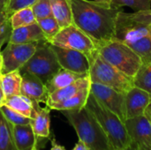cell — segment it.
<instances>
[{"instance_id": "ac0fdd59", "label": "cell", "mask_w": 151, "mask_h": 150, "mask_svg": "<svg viewBox=\"0 0 151 150\" xmlns=\"http://www.w3.org/2000/svg\"><path fill=\"white\" fill-rule=\"evenodd\" d=\"M89 94H90V85L83 88L70 98L58 103H51L49 105V107L50 108V110H55L59 111L81 110L86 106Z\"/></svg>"}, {"instance_id": "f1b7e54d", "label": "cell", "mask_w": 151, "mask_h": 150, "mask_svg": "<svg viewBox=\"0 0 151 150\" xmlns=\"http://www.w3.org/2000/svg\"><path fill=\"white\" fill-rule=\"evenodd\" d=\"M0 111L2 112L4 117L13 126L30 124V121H31L30 118H27V117L13 111L12 109L9 108L8 106H6L4 104L0 107Z\"/></svg>"}, {"instance_id": "603a6c76", "label": "cell", "mask_w": 151, "mask_h": 150, "mask_svg": "<svg viewBox=\"0 0 151 150\" xmlns=\"http://www.w3.org/2000/svg\"><path fill=\"white\" fill-rule=\"evenodd\" d=\"M4 105L30 118H32L35 112L33 102L22 95H12L6 98Z\"/></svg>"}, {"instance_id": "52a82bcc", "label": "cell", "mask_w": 151, "mask_h": 150, "mask_svg": "<svg viewBox=\"0 0 151 150\" xmlns=\"http://www.w3.org/2000/svg\"><path fill=\"white\" fill-rule=\"evenodd\" d=\"M88 76L92 83L104 85L124 94L134 87L133 79L107 63L97 51L90 60Z\"/></svg>"}, {"instance_id": "ffe728a7", "label": "cell", "mask_w": 151, "mask_h": 150, "mask_svg": "<svg viewBox=\"0 0 151 150\" xmlns=\"http://www.w3.org/2000/svg\"><path fill=\"white\" fill-rule=\"evenodd\" d=\"M91 84V81L89 80V76H86L84 78H81L73 83L60 88L58 90L54 91L53 93L50 94L49 99H48V106L51 103H58L64 100H66L75 95L77 92H79L81 89H82L85 87H88Z\"/></svg>"}, {"instance_id": "2e32d148", "label": "cell", "mask_w": 151, "mask_h": 150, "mask_svg": "<svg viewBox=\"0 0 151 150\" xmlns=\"http://www.w3.org/2000/svg\"><path fill=\"white\" fill-rule=\"evenodd\" d=\"M47 41L38 23L12 29L8 42L10 43H30ZM48 42V41H47Z\"/></svg>"}, {"instance_id": "30bf717a", "label": "cell", "mask_w": 151, "mask_h": 150, "mask_svg": "<svg viewBox=\"0 0 151 150\" xmlns=\"http://www.w3.org/2000/svg\"><path fill=\"white\" fill-rule=\"evenodd\" d=\"M90 93L99 103L117 114L125 122L126 105L124 93L119 92L107 86L92 82L90 84Z\"/></svg>"}, {"instance_id": "ba28073f", "label": "cell", "mask_w": 151, "mask_h": 150, "mask_svg": "<svg viewBox=\"0 0 151 150\" xmlns=\"http://www.w3.org/2000/svg\"><path fill=\"white\" fill-rule=\"evenodd\" d=\"M50 43L60 48L81 51L87 55L89 60L97 51L94 41L74 24L62 27Z\"/></svg>"}, {"instance_id": "277c9868", "label": "cell", "mask_w": 151, "mask_h": 150, "mask_svg": "<svg viewBox=\"0 0 151 150\" xmlns=\"http://www.w3.org/2000/svg\"><path fill=\"white\" fill-rule=\"evenodd\" d=\"M95 117L113 150H123L131 143L125 122L113 111L99 103L90 93L85 106Z\"/></svg>"}, {"instance_id": "83f0119b", "label": "cell", "mask_w": 151, "mask_h": 150, "mask_svg": "<svg viewBox=\"0 0 151 150\" xmlns=\"http://www.w3.org/2000/svg\"><path fill=\"white\" fill-rule=\"evenodd\" d=\"M111 5L121 9L123 6L131 7L134 11L151 9V0H111Z\"/></svg>"}, {"instance_id": "f35d334b", "label": "cell", "mask_w": 151, "mask_h": 150, "mask_svg": "<svg viewBox=\"0 0 151 150\" xmlns=\"http://www.w3.org/2000/svg\"><path fill=\"white\" fill-rule=\"evenodd\" d=\"M5 4H4L3 2L0 1V12L2 11H5Z\"/></svg>"}, {"instance_id": "1f68e13d", "label": "cell", "mask_w": 151, "mask_h": 150, "mask_svg": "<svg viewBox=\"0 0 151 150\" xmlns=\"http://www.w3.org/2000/svg\"><path fill=\"white\" fill-rule=\"evenodd\" d=\"M11 32H12V27L9 19H7L4 24L0 26V50L4 43H5L6 42H8Z\"/></svg>"}, {"instance_id": "8d00e7d4", "label": "cell", "mask_w": 151, "mask_h": 150, "mask_svg": "<svg viewBox=\"0 0 151 150\" xmlns=\"http://www.w3.org/2000/svg\"><path fill=\"white\" fill-rule=\"evenodd\" d=\"M4 103H5V96H4V92H3V90H2V88L0 87V107L3 106L4 104Z\"/></svg>"}, {"instance_id": "cb8c5ba5", "label": "cell", "mask_w": 151, "mask_h": 150, "mask_svg": "<svg viewBox=\"0 0 151 150\" xmlns=\"http://www.w3.org/2000/svg\"><path fill=\"white\" fill-rule=\"evenodd\" d=\"M0 150H18L15 145L12 125L0 111Z\"/></svg>"}, {"instance_id": "4316f807", "label": "cell", "mask_w": 151, "mask_h": 150, "mask_svg": "<svg viewBox=\"0 0 151 150\" xmlns=\"http://www.w3.org/2000/svg\"><path fill=\"white\" fill-rule=\"evenodd\" d=\"M37 23H38L41 30L42 31L46 40L49 42L53 39V37L61 29V27L59 26L58 22L52 15L37 20Z\"/></svg>"}, {"instance_id": "4fadbf2b", "label": "cell", "mask_w": 151, "mask_h": 150, "mask_svg": "<svg viewBox=\"0 0 151 150\" xmlns=\"http://www.w3.org/2000/svg\"><path fill=\"white\" fill-rule=\"evenodd\" d=\"M150 103L151 95L148 92L138 87H132L125 94L126 119L144 115Z\"/></svg>"}, {"instance_id": "ab89813d", "label": "cell", "mask_w": 151, "mask_h": 150, "mask_svg": "<svg viewBox=\"0 0 151 150\" xmlns=\"http://www.w3.org/2000/svg\"><path fill=\"white\" fill-rule=\"evenodd\" d=\"M96 2H100V3H105V4H111V0H95Z\"/></svg>"}, {"instance_id": "4dcf8cb0", "label": "cell", "mask_w": 151, "mask_h": 150, "mask_svg": "<svg viewBox=\"0 0 151 150\" xmlns=\"http://www.w3.org/2000/svg\"><path fill=\"white\" fill-rule=\"evenodd\" d=\"M37 1L38 0H8L5 7V12L9 17L18 10L32 7Z\"/></svg>"}, {"instance_id": "ee69618b", "label": "cell", "mask_w": 151, "mask_h": 150, "mask_svg": "<svg viewBox=\"0 0 151 150\" xmlns=\"http://www.w3.org/2000/svg\"><path fill=\"white\" fill-rule=\"evenodd\" d=\"M0 51H1V50H0Z\"/></svg>"}, {"instance_id": "3957f363", "label": "cell", "mask_w": 151, "mask_h": 150, "mask_svg": "<svg viewBox=\"0 0 151 150\" xmlns=\"http://www.w3.org/2000/svg\"><path fill=\"white\" fill-rule=\"evenodd\" d=\"M61 112L75 130L79 141L84 142L89 149H112L97 120L86 107L76 111H62Z\"/></svg>"}, {"instance_id": "5bb4252c", "label": "cell", "mask_w": 151, "mask_h": 150, "mask_svg": "<svg viewBox=\"0 0 151 150\" xmlns=\"http://www.w3.org/2000/svg\"><path fill=\"white\" fill-rule=\"evenodd\" d=\"M22 81L20 95L27 97L33 103L48 105L50 93L46 85L36 76L30 73H21Z\"/></svg>"}, {"instance_id": "484cf974", "label": "cell", "mask_w": 151, "mask_h": 150, "mask_svg": "<svg viewBox=\"0 0 151 150\" xmlns=\"http://www.w3.org/2000/svg\"><path fill=\"white\" fill-rule=\"evenodd\" d=\"M133 81L134 86L145 90L151 95V63L141 66Z\"/></svg>"}, {"instance_id": "9c48e42d", "label": "cell", "mask_w": 151, "mask_h": 150, "mask_svg": "<svg viewBox=\"0 0 151 150\" xmlns=\"http://www.w3.org/2000/svg\"><path fill=\"white\" fill-rule=\"evenodd\" d=\"M37 48V42L30 43H10L4 50L0 51L3 67L2 74L20 70V68L30 59Z\"/></svg>"}, {"instance_id": "b9f144b4", "label": "cell", "mask_w": 151, "mask_h": 150, "mask_svg": "<svg viewBox=\"0 0 151 150\" xmlns=\"http://www.w3.org/2000/svg\"><path fill=\"white\" fill-rule=\"evenodd\" d=\"M1 2H3L4 4H5V5H6V4H7V2H8V0H0ZM6 7V6H5Z\"/></svg>"}, {"instance_id": "7402d4cb", "label": "cell", "mask_w": 151, "mask_h": 150, "mask_svg": "<svg viewBox=\"0 0 151 150\" xmlns=\"http://www.w3.org/2000/svg\"><path fill=\"white\" fill-rule=\"evenodd\" d=\"M22 75L19 70L3 73L0 76V87L4 92L5 99L12 95H20Z\"/></svg>"}, {"instance_id": "d4e9b609", "label": "cell", "mask_w": 151, "mask_h": 150, "mask_svg": "<svg viewBox=\"0 0 151 150\" xmlns=\"http://www.w3.org/2000/svg\"><path fill=\"white\" fill-rule=\"evenodd\" d=\"M8 19L12 29L28 26L37 22L31 7L23 8L14 11L9 16Z\"/></svg>"}, {"instance_id": "d6a6232c", "label": "cell", "mask_w": 151, "mask_h": 150, "mask_svg": "<svg viewBox=\"0 0 151 150\" xmlns=\"http://www.w3.org/2000/svg\"><path fill=\"white\" fill-rule=\"evenodd\" d=\"M73 150H90L89 149V148L84 143V142H82V141H79L76 144H75V146H74V148H73Z\"/></svg>"}, {"instance_id": "d6986e66", "label": "cell", "mask_w": 151, "mask_h": 150, "mask_svg": "<svg viewBox=\"0 0 151 150\" xmlns=\"http://www.w3.org/2000/svg\"><path fill=\"white\" fill-rule=\"evenodd\" d=\"M88 75V74H79V73L61 68L58 72H56L51 77V79L45 85L47 87L49 93L51 94L54 91L63 88Z\"/></svg>"}, {"instance_id": "e0dca14e", "label": "cell", "mask_w": 151, "mask_h": 150, "mask_svg": "<svg viewBox=\"0 0 151 150\" xmlns=\"http://www.w3.org/2000/svg\"><path fill=\"white\" fill-rule=\"evenodd\" d=\"M15 145L18 150H37L38 138L35 134L30 124L12 125Z\"/></svg>"}, {"instance_id": "d590c367", "label": "cell", "mask_w": 151, "mask_h": 150, "mask_svg": "<svg viewBox=\"0 0 151 150\" xmlns=\"http://www.w3.org/2000/svg\"><path fill=\"white\" fill-rule=\"evenodd\" d=\"M144 115H145V116L150 119V121L151 122V103L149 104V106L147 107V109L145 110Z\"/></svg>"}, {"instance_id": "5b68a950", "label": "cell", "mask_w": 151, "mask_h": 150, "mask_svg": "<svg viewBox=\"0 0 151 150\" xmlns=\"http://www.w3.org/2000/svg\"><path fill=\"white\" fill-rule=\"evenodd\" d=\"M97 53L107 63L131 79L136 75L142 62L127 43L113 38L97 47Z\"/></svg>"}, {"instance_id": "e575fe53", "label": "cell", "mask_w": 151, "mask_h": 150, "mask_svg": "<svg viewBox=\"0 0 151 150\" xmlns=\"http://www.w3.org/2000/svg\"><path fill=\"white\" fill-rule=\"evenodd\" d=\"M8 15L6 14V12L5 11H2V12H0V26L2 25V24H4L7 19H8Z\"/></svg>"}, {"instance_id": "8fae6325", "label": "cell", "mask_w": 151, "mask_h": 150, "mask_svg": "<svg viewBox=\"0 0 151 150\" xmlns=\"http://www.w3.org/2000/svg\"><path fill=\"white\" fill-rule=\"evenodd\" d=\"M125 126L131 143L138 150H151V122L145 116L128 118Z\"/></svg>"}, {"instance_id": "f6af8a7d", "label": "cell", "mask_w": 151, "mask_h": 150, "mask_svg": "<svg viewBox=\"0 0 151 150\" xmlns=\"http://www.w3.org/2000/svg\"><path fill=\"white\" fill-rule=\"evenodd\" d=\"M37 150H38V149H37Z\"/></svg>"}, {"instance_id": "74e56055", "label": "cell", "mask_w": 151, "mask_h": 150, "mask_svg": "<svg viewBox=\"0 0 151 150\" xmlns=\"http://www.w3.org/2000/svg\"><path fill=\"white\" fill-rule=\"evenodd\" d=\"M123 150H138L136 148H135V146L134 145V144H132V143H130V145L128 146V147H127L126 149H124Z\"/></svg>"}, {"instance_id": "836d02e7", "label": "cell", "mask_w": 151, "mask_h": 150, "mask_svg": "<svg viewBox=\"0 0 151 150\" xmlns=\"http://www.w3.org/2000/svg\"><path fill=\"white\" fill-rule=\"evenodd\" d=\"M50 150H65L64 147H62L61 145H59L58 142H56L55 140L51 141V149Z\"/></svg>"}, {"instance_id": "9a60e30c", "label": "cell", "mask_w": 151, "mask_h": 150, "mask_svg": "<svg viewBox=\"0 0 151 150\" xmlns=\"http://www.w3.org/2000/svg\"><path fill=\"white\" fill-rule=\"evenodd\" d=\"M35 112L30 126L38 139L48 138L50 134V108L47 104L33 103Z\"/></svg>"}, {"instance_id": "44dd1931", "label": "cell", "mask_w": 151, "mask_h": 150, "mask_svg": "<svg viewBox=\"0 0 151 150\" xmlns=\"http://www.w3.org/2000/svg\"><path fill=\"white\" fill-rule=\"evenodd\" d=\"M50 2L52 16L57 19L61 28L73 24L71 0H50Z\"/></svg>"}, {"instance_id": "60d3db41", "label": "cell", "mask_w": 151, "mask_h": 150, "mask_svg": "<svg viewBox=\"0 0 151 150\" xmlns=\"http://www.w3.org/2000/svg\"><path fill=\"white\" fill-rule=\"evenodd\" d=\"M2 67H3V61H2V57L0 55V76L2 74Z\"/></svg>"}, {"instance_id": "8992f818", "label": "cell", "mask_w": 151, "mask_h": 150, "mask_svg": "<svg viewBox=\"0 0 151 150\" xmlns=\"http://www.w3.org/2000/svg\"><path fill=\"white\" fill-rule=\"evenodd\" d=\"M61 69L57 56L47 41L37 42V48L30 59L20 68V73H30L46 84Z\"/></svg>"}, {"instance_id": "7c38bea8", "label": "cell", "mask_w": 151, "mask_h": 150, "mask_svg": "<svg viewBox=\"0 0 151 150\" xmlns=\"http://www.w3.org/2000/svg\"><path fill=\"white\" fill-rule=\"evenodd\" d=\"M51 47L61 68L79 74H88L90 60L87 55L78 50L60 48L52 44Z\"/></svg>"}, {"instance_id": "7bdbcfd3", "label": "cell", "mask_w": 151, "mask_h": 150, "mask_svg": "<svg viewBox=\"0 0 151 150\" xmlns=\"http://www.w3.org/2000/svg\"><path fill=\"white\" fill-rule=\"evenodd\" d=\"M110 150H113V149H110Z\"/></svg>"}, {"instance_id": "6da1fadb", "label": "cell", "mask_w": 151, "mask_h": 150, "mask_svg": "<svg viewBox=\"0 0 151 150\" xmlns=\"http://www.w3.org/2000/svg\"><path fill=\"white\" fill-rule=\"evenodd\" d=\"M71 6L73 24L88 34L96 47L115 38L121 9L95 0H71Z\"/></svg>"}, {"instance_id": "f546056e", "label": "cell", "mask_w": 151, "mask_h": 150, "mask_svg": "<svg viewBox=\"0 0 151 150\" xmlns=\"http://www.w3.org/2000/svg\"><path fill=\"white\" fill-rule=\"evenodd\" d=\"M36 21L52 15L50 0H38L32 7Z\"/></svg>"}, {"instance_id": "7a4b0ae2", "label": "cell", "mask_w": 151, "mask_h": 150, "mask_svg": "<svg viewBox=\"0 0 151 150\" xmlns=\"http://www.w3.org/2000/svg\"><path fill=\"white\" fill-rule=\"evenodd\" d=\"M115 38L127 43L141 57L142 65L151 63V9L132 13L120 11Z\"/></svg>"}]
</instances>
